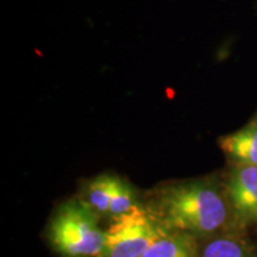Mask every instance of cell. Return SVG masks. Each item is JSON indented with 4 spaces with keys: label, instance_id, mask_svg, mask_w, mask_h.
Instances as JSON below:
<instances>
[{
    "label": "cell",
    "instance_id": "ba28073f",
    "mask_svg": "<svg viewBox=\"0 0 257 257\" xmlns=\"http://www.w3.org/2000/svg\"><path fill=\"white\" fill-rule=\"evenodd\" d=\"M136 206V197H135L134 189L124 180L117 178L108 213L112 217L120 216V214L126 213Z\"/></svg>",
    "mask_w": 257,
    "mask_h": 257
},
{
    "label": "cell",
    "instance_id": "7a4b0ae2",
    "mask_svg": "<svg viewBox=\"0 0 257 257\" xmlns=\"http://www.w3.org/2000/svg\"><path fill=\"white\" fill-rule=\"evenodd\" d=\"M51 244L64 257H101L105 231L95 211L86 201H69L54 216L49 227Z\"/></svg>",
    "mask_w": 257,
    "mask_h": 257
},
{
    "label": "cell",
    "instance_id": "5b68a950",
    "mask_svg": "<svg viewBox=\"0 0 257 257\" xmlns=\"http://www.w3.org/2000/svg\"><path fill=\"white\" fill-rule=\"evenodd\" d=\"M220 149L234 166H257V118L219 140Z\"/></svg>",
    "mask_w": 257,
    "mask_h": 257
},
{
    "label": "cell",
    "instance_id": "277c9868",
    "mask_svg": "<svg viewBox=\"0 0 257 257\" xmlns=\"http://www.w3.org/2000/svg\"><path fill=\"white\" fill-rule=\"evenodd\" d=\"M225 197L239 223H257V166H234Z\"/></svg>",
    "mask_w": 257,
    "mask_h": 257
},
{
    "label": "cell",
    "instance_id": "6da1fadb",
    "mask_svg": "<svg viewBox=\"0 0 257 257\" xmlns=\"http://www.w3.org/2000/svg\"><path fill=\"white\" fill-rule=\"evenodd\" d=\"M156 210L167 229L192 234L216 232L229 216L226 197L208 180H193L162 188L156 197Z\"/></svg>",
    "mask_w": 257,
    "mask_h": 257
},
{
    "label": "cell",
    "instance_id": "8992f818",
    "mask_svg": "<svg viewBox=\"0 0 257 257\" xmlns=\"http://www.w3.org/2000/svg\"><path fill=\"white\" fill-rule=\"evenodd\" d=\"M142 257H195L194 244L186 233L165 232Z\"/></svg>",
    "mask_w": 257,
    "mask_h": 257
},
{
    "label": "cell",
    "instance_id": "52a82bcc",
    "mask_svg": "<svg viewBox=\"0 0 257 257\" xmlns=\"http://www.w3.org/2000/svg\"><path fill=\"white\" fill-rule=\"evenodd\" d=\"M117 178L100 175L92 180L87 188V204L96 213H108Z\"/></svg>",
    "mask_w": 257,
    "mask_h": 257
},
{
    "label": "cell",
    "instance_id": "3957f363",
    "mask_svg": "<svg viewBox=\"0 0 257 257\" xmlns=\"http://www.w3.org/2000/svg\"><path fill=\"white\" fill-rule=\"evenodd\" d=\"M165 230L137 205L126 213L112 218L105 230V248L101 257H142Z\"/></svg>",
    "mask_w": 257,
    "mask_h": 257
},
{
    "label": "cell",
    "instance_id": "9c48e42d",
    "mask_svg": "<svg viewBox=\"0 0 257 257\" xmlns=\"http://www.w3.org/2000/svg\"><path fill=\"white\" fill-rule=\"evenodd\" d=\"M201 257H250L238 242L229 238L214 239L206 245Z\"/></svg>",
    "mask_w": 257,
    "mask_h": 257
}]
</instances>
